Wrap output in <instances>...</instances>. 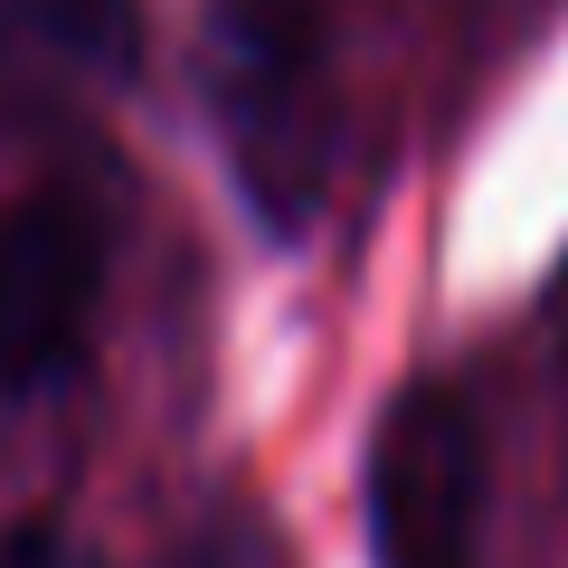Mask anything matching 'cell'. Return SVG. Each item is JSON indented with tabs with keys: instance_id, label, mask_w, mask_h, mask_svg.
I'll return each instance as SVG.
<instances>
[{
	"instance_id": "cell-1",
	"label": "cell",
	"mask_w": 568,
	"mask_h": 568,
	"mask_svg": "<svg viewBox=\"0 0 568 568\" xmlns=\"http://www.w3.org/2000/svg\"><path fill=\"white\" fill-rule=\"evenodd\" d=\"M465 20V0H209L200 95L227 142L256 227L304 237L332 209L379 77L426 67V48Z\"/></svg>"
},
{
	"instance_id": "cell-2",
	"label": "cell",
	"mask_w": 568,
	"mask_h": 568,
	"mask_svg": "<svg viewBox=\"0 0 568 568\" xmlns=\"http://www.w3.org/2000/svg\"><path fill=\"white\" fill-rule=\"evenodd\" d=\"M361 511H369V559L379 568H474L484 540V426L465 388L407 379L369 426L361 465Z\"/></svg>"
},
{
	"instance_id": "cell-3",
	"label": "cell",
	"mask_w": 568,
	"mask_h": 568,
	"mask_svg": "<svg viewBox=\"0 0 568 568\" xmlns=\"http://www.w3.org/2000/svg\"><path fill=\"white\" fill-rule=\"evenodd\" d=\"M104 294V219L77 190L0 200V398H39L85 361Z\"/></svg>"
},
{
	"instance_id": "cell-4",
	"label": "cell",
	"mask_w": 568,
	"mask_h": 568,
	"mask_svg": "<svg viewBox=\"0 0 568 568\" xmlns=\"http://www.w3.org/2000/svg\"><path fill=\"white\" fill-rule=\"evenodd\" d=\"M142 48V10L133 0H0V58L20 67H85L114 77Z\"/></svg>"
},
{
	"instance_id": "cell-5",
	"label": "cell",
	"mask_w": 568,
	"mask_h": 568,
	"mask_svg": "<svg viewBox=\"0 0 568 568\" xmlns=\"http://www.w3.org/2000/svg\"><path fill=\"white\" fill-rule=\"evenodd\" d=\"M162 568H284V540L256 511H219V521H200Z\"/></svg>"
},
{
	"instance_id": "cell-6",
	"label": "cell",
	"mask_w": 568,
	"mask_h": 568,
	"mask_svg": "<svg viewBox=\"0 0 568 568\" xmlns=\"http://www.w3.org/2000/svg\"><path fill=\"white\" fill-rule=\"evenodd\" d=\"M0 568H95V559H77V549H58V540H20Z\"/></svg>"
}]
</instances>
